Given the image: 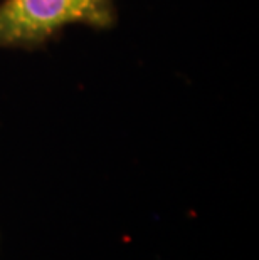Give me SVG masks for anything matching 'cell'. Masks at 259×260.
Returning <instances> with one entry per match:
<instances>
[{"instance_id":"6da1fadb","label":"cell","mask_w":259,"mask_h":260,"mask_svg":"<svg viewBox=\"0 0 259 260\" xmlns=\"http://www.w3.org/2000/svg\"><path fill=\"white\" fill-rule=\"evenodd\" d=\"M113 0H2L0 47H37L68 25L109 29Z\"/></svg>"}]
</instances>
